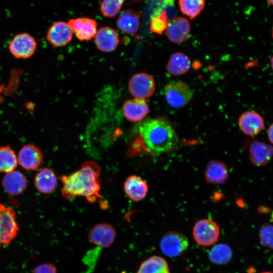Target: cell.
Returning <instances> with one entry per match:
<instances>
[{"instance_id":"5","label":"cell","mask_w":273,"mask_h":273,"mask_svg":"<svg viewBox=\"0 0 273 273\" xmlns=\"http://www.w3.org/2000/svg\"><path fill=\"white\" fill-rule=\"evenodd\" d=\"M195 241L202 246H209L218 240L220 229L217 224L210 219H202L197 221L193 229Z\"/></svg>"},{"instance_id":"23","label":"cell","mask_w":273,"mask_h":273,"mask_svg":"<svg viewBox=\"0 0 273 273\" xmlns=\"http://www.w3.org/2000/svg\"><path fill=\"white\" fill-rule=\"evenodd\" d=\"M191 67L190 58L181 52L172 54L166 65L167 72L173 76H179L187 72Z\"/></svg>"},{"instance_id":"2","label":"cell","mask_w":273,"mask_h":273,"mask_svg":"<svg viewBox=\"0 0 273 273\" xmlns=\"http://www.w3.org/2000/svg\"><path fill=\"white\" fill-rule=\"evenodd\" d=\"M101 171L97 163L87 161L77 170L68 175H62L61 179L63 197L68 199L82 196L90 203L95 202L101 197Z\"/></svg>"},{"instance_id":"20","label":"cell","mask_w":273,"mask_h":273,"mask_svg":"<svg viewBox=\"0 0 273 273\" xmlns=\"http://www.w3.org/2000/svg\"><path fill=\"white\" fill-rule=\"evenodd\" d=\"M141 13L131 9L123 11L118 17L116 24L118 28L128 34L135 33L139 30Z\"/></svg>"},{"instance_id":"9","label":"cell","mask_w":273,"mask_h":273,"mask_svg":"<svg viewBox=\"0 0 273 273\" xmlns=\"http://www.w3.org/2000/svg\"><path fill=\"white\" fill-rule=\"evenodd\" d=\"M36 46V42L31 35L23 33L15 36L9 45V50L16 58L26 59L34 54Z\"/></svg>"},{"instance_id":"18","label":"cell","mask_w":273,"mask_h":273,"mask_svg":"<svg viewBox=\"0 0 273 273\" xmlns=\"http://www.w3.org/2000/svg\"><path fill=\"white\" fill-rule=\"evenodd\" d=\"M124 190L128 197L133 201L139 202L146 196L148 187L140 177L132 175L128 177L124 184Z\"/></svg>"},{"instance_id":"17","label":"cell","mask_w":273,"mask_h":273,"mask_svg":"<svg viewBox=\"0 0 273 273\" xmlns=\"http://www.w3.org/2000/svg\"><path fill=\"white\" fill-rule=\"evenodd\" d=\"M95 43L101 51L112 52L118 45V34L115 30L111 27H102L97 32L95 36Z\"/></svg>"},{"instance_id":"26","label":"cell","mask_w":273,"mask_h":273,"mask_svg":"<svg viewBox=\"0 0 273 273\" xmlns=\"http://www.w3.org/2000/svg\"><path fill=\"white\" fill-rule=\"evenodd\" d=\"M233 252L226 244H219L214 246L209 252L210 260L217 265L227 263L232 257Z\"/></svg>"},{"instance_id":"24","label":"cell","mask_w":273,"mask_h":273,"mask_svg":"<svg viewBox=\"0 0 273 273\" xmlns=\"http://www.w3.org/2000/svg\"><path fill=\"white\" fill-rule=\"evenodd\" d=\"M136 273H170L168 264L163 257L152 256L144 260Z\"/></svg>"},{"instance_id":"6","label":"cell","mask_w":273,"mask_h":273,"mask_svg":"<svg viewBox=\"0 0 273 273\" xmlns=\"http://www.w3.org/2000/svg\"><path fill=\"white\" fill-rule=\"evenodd\" d=\"M189 240L183 234L176 232L166 233L160 242L162 253L167 256L175 257L180 256L187 250Z\"/></svg>"},{"instance_id":"29","label":"cell","mask_w":273,"mask_h":273,"mask_svg":"<svg viewBox=\"0 0 273 273\" xmlns=\"http://www.w3.org/2000/svg\"><path fill=\"white\" fill-rule=\"evenodd\" d=\"M168 23L167 14L164 11L151 19L150 29L154 33L162 34L166 30Z\"/></svg>"},{"instance_id":"11","label":"cell","mask_w":273,"mask_h":273,"mask_svg":"<svg viewBox=\"0 0 273 273\" xmlns=\"http://www.w3.org/2000/svg\"><path fill=\"white\" fill-rule=\"evenodd\" d=\"M17 158L19 163L24 169L35 170L42 163L43 155L38 147L32 144H27L21 148Z\"/></svg>"},{"instance_id":"3","label":"cell","mask_w":273,"mask_h":273,"mask_svg":"<svg viewBox=\"0 0 273 273\" xmlns=\"http://www.w3.org/2000/svg\"><path fill=\"white\" fill-rule=\"evenodd\" d=\"M164 94L168 104L175 108L186 105L190 102L193 95L190 86L181 81L170 82L164 87Z\"/></svg>"},{"instance_id":"7","label":"cell","mask_w":273,"mask_h":273,"mask_svg":"<svg viewBox=\"0 0 273 273\" xmlns=\"http://www.w3.org/2000/svg\"><path fill=\"white\" fill-rule=\"evenodd\" d=\"M130 94L141 99H146L151 97L155 89V83L153 77L144 72L133 75L128 83Z\"/></svg>"},{"instance_id":"19","label":"cell","mask_w":273,"mask_h":273,"mask_svg":"<svg viewBox=\"0 0 273 273\" xmlns=\"http://www.w3.org/2000/svg\"><path fill=\"white\" fill-rule=\"evenodd\" d=\"M5 191L11 195H18L26 189L27 180L25 175L19 171L6 173L2 180Z\"/></svg>"},{"instance_id":"16","label":"cell","mask_w":273,"mask_h":273,"mask_svg":"<svg viewBox=\"0 0 273 273\" xmlns=\"http://www.w3.org/2000/svg\"><path fill=\"white\" fill-rule=\"evenodd\" d=\"M122 111L128 120L137 122L142 120L150 110L145 100L134 98L123 104Z\"/></svg>"},{"instance_id":"28","label":"cell","mask_w":273,"mask_h":273,"mask_svg":"<svg viewBox=\"0 0 273 273\" xmlns=\"http://www.w3.org/2000/svg\"><path fill=\"white\" fill-rule=\"evenodd\" d=\"M124 0H102L100 5L102 14L105 17L113 18L120 11Z\"/></svg>"},{"instance_id":"31","label":"cell","mask_w":273,"mask_h":273,"mask_svg":"<svg viewBox=\"0 0 273 273\" xmlns=\"http://www.w3.org/2000/svg\"><path fill=\"white\" fill-rule=\"evenodd\" d=\"M32 273H58V271L54 264L44 263L36 266Z\"/></svg>"},{"instance_id":"30","label":"cell","mask_w":273,"mask_h":273,"mask_svg":"<svg viewBox=\"0 0 273 273\" xmlns=\"http://www.w3.org/2000/svg\"><path fill=\"white\" fill-rule=\"evenodd\" d=\"M259 236L262 245L273 249V225L269 223L262 225L259 231Z\"/></svg>"},{"instance_id":"8","label":"cell","mask_w":273,"mask_h":273,"mask_svg":"<svg viewBox=\"0 0 273 273\" xmlns=\"http://www.w3.org/2000/svg\"><path fill=\"white\" fill-rule=\"evenodd\" d=\"M116 237L115 228L106 222L98 223L89 231L87 238L90 242L102 248L110 247Z\"/></svg>"},{"instance_id":"33","label":"cell","mask_w":273,"mask_h":273,"mask_svg":"<svg viewBox=\"0 0 273 273\" xmlns=\"http://www.w3.org/2000/svg\"><path fill=\"white\" fill-rule=\"evenodd\" d=\"M270 66L272 70L273 71V56L271 57L270 59Z\"/></svg>"},{"instance_id":"34","label":"cell","mask_w":273,"mask_h":273,"mask_svg":"<svg viewBox=\"0 0 273 273\" xmlns=\"http://www.w3.org/2000/svg\"><path fill=\"white\" fill-rule=\"evenodd\" d=\"M266 1L271 5L273 6V0H266Z\"/></svg>"},{"instance_id":"12","label":"cell","mask_w":273,"mask_h":273,"mask_svg":"<svg viewBox=\"0 0 273 273\" xmlns=\"http://www.w3.org/2000/svg\"><path fill=\"white\" fill-rule=\"evenodd\" d=\"M73 33L68 23L63 21H58L49 28L47 38L52 46L61 47L67 45L71 41Z\"/></svg>"},{"instance_id":"14","label":"cell","mask_w":273,"mask_h":273,"mask_svg":"<svg viewBox=\"0 0 273 273\" xmlns=\"http://www.w3.org/2000/svg\"><path fill=\"white\" fill-rule=\"evenodd\" d=\"M248 150L250 160L256 166L267 164L273 157V147L257 140L249 143Z\"/></svg>"},{"instance_id":"22","label":"cell","mask_w":273,"mask_h":273,"mask_svg":"<svg viewBox=\"0 0 273 273\" xmlns=\"http://www.w3.org/2000/svg\"><path fill=\"white\" fill-rule=\"evenodd\" d=\"M34 185L36 189L43 194L53 192L58 185V180L54 171L44 167L35 175Z\"/></svg>"},{"instance_id":"13","label":"cell","mask_w":273,"mask_h":273,"mask_svg":"<svg viewBox=\"0 0 273 273\" xmlns=\"http://www.w3.org/2000/svg\"><path fill=\"white\" fill-rule=\"evenodd\" d=\"M241 130L248 135H256L264 128V120L262 116L254 111L243 112L238 119Z\"/></svg>"},{"instance_id":"1","label":"cell","mask_w":273,"mask_h":273,"mask_svg":"<svg viewBox=\"0 0 273 273\" xmlns=\"http://www.w3.org/2000/svg\"><path fill=\"white\" fill-rule=\"evenodd\" d=\"M138 135L133 143L134 149L142 147L153 155L170 151L177 142V135L171 125L162 118L147 119L138 126Z\"/></svg>"},{"instance_id":"27","label":"cell","mask_w":273,"mask_h":273,"mask_svg":"<svg viewBox=\"0 0 273 273\" xmlns=\"http://www.w3.org/2000/svg\"><path fill=\"white\" fill-rule=\"evenodd\" d=\"M180 12L191 19L197 17L204 10L205 0H178Z\"/></svg>"},{"instance_id":"35","label":"cell","mask_w":273,"mask_h":273,"mask_svg":"<svg viewBox=\"0 0 273 273\" xmlns=\"http://www.w3.org/2000/svg\"><path fill=\"white\" fill-rule=\"evenodd\" d=\"M261 273H273V272H270V271H265V272H261Z\"/></svg>"},{"instance_id":"15","label":"cell","mask_w":273,"mask_h":273,"mask_svg":"<svg viewBox=\"0 0 273 273\" xmlns=\"http://www.w3.org/2000/svg\"><path fill=\"white\" fill-rule=\"evenodd\" d=\"M68 24L76 37L81 41L89 40L95 37L97 32V23L88 18L72 19Z\"/></svg>"},{"instance_id":"25","label":"cell","mask_w":273,"mask_h":273,"mask_svg":"<svg viewBox=\"0 0 273 273\" xmlns=\"http://www.w3.org/2000/svg\"><path fill=\"white\" fill-rule=\"evenodd\" d=\"M18 162L17 157L10 147H0V172L8 173L14 170Z\"/></svg>"},{"instance_id":"10","label":"cell","mask_w":273,"mask_h":273,"mask_svg":"<svg viewBox=\"0 0 273 273\" xmlns=\"http://www.w3.org/2000/svg\"><path fill=\"white\" fill-rule=\"evenodd\" d=\"M191 25L188 19L178 16L168 21L166 34L168 39L175 43H181L189 37Z\"/></svg>"},{"instance_id":"32","label":"cell","mask_w":273,"mask_h":273,"mask_svg":"<svg viewBox=\"0 0 273 273\" xmlns=\"http://www.w3.org/2000/svg\"><path fill=\"white\" fill-rule=\"evenodd\" d=\"M267 136L269 142L273 144V123L268 128Z\"/></svg>"},{"instance_id":"4","label":"cell","mask_w":273,"mask_h":273,"mask_svg":"<svg viewBox=\"0 0 273 273\" xmlns=\"http://www.w3.org/2000/svg\"><path fill=\"white\" fill-rule=\"evenodd\" d=\"M19 231L15 211L0 203V248L8 245Z\"/></svg>"},{"instance_id":"21","label":"cell","mask_w":273,"mask_h":273,"mask_svg":"<svg viewBox=\"0 0 273 273\" xmlns=\"http://www.w3.org/2000/svg\"><path fill=\"white\" fill-rule=\"evenodd\" d=\"M206 181L211 184H224L229 177L226 165L218 160H211L206 166L205 171Z\"/></svg>"},{"instance_id":"36","label":"cell","mask_w":273,"mask_h":273,"mask_svg":"<svg viewBox=\"0 0 273 273\" xmlns=\"http://www.w3.org/2000/svg\"><path fill=\"white\" fill-rule=\"evenodd\" d=\"M271 35H272V37L273 38V27H272V29Z\"/></svg>"}]
</instances>
